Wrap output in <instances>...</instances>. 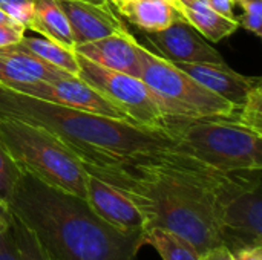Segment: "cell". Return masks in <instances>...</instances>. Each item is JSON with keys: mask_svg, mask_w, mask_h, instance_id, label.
I'll use <instances>...</instances> for the list:
<instances>
[{"mask_svg": "<svg viewBox=\"0 0 262 260\" xmlns=\"http://www.w3.org/2000/svg\"><path fill=\"white\" fill-rule=\"evenodd\" d=\"M83 166L137 205L144 218L146 231H170L189 242L200 256L223 245L213 195V169L175 149L124 166Z\"/></svg>", "mask_w": 262, "mask_h": 260, "instance_id": "6da1fadb", "label": "cell"}, {"mask_svg": "<svg viewBox=\"0 0 262 260\" xmlns=\"http://www.w3.org/2000/svg\"><path fill=\"white\" fill-rule=\"evenodd\" d=\"M12 215L48 260H135L144 233H124L98 218L88 201L21 172L9 201Z\"/></svg>", "mask_w": 262, "mask_h": 260, "instance_id": "7a4b0ae2", "label": "cell"}, {"mask_svg": "<svg viewBox=\"0 0 262 260\" xmlns=\"http://www.w3.org/2000/svg\"><path fill=\"white\" fill-rule=\"evenodd\" d=\"M0 115L46 129L83 164L115 167L173 149L164 129L57 106L0 86Z\"/></svg>", "mask_w": 262, "mask_h": 260, "instance_id": "3957f363", "label": "cell"}, {"mask_svg": "<svg viewBox=\"0 0 262 260\" xmlns=\"http://www.w3.org/2000/svg\"><path fill=\"white\" fill-rule=\"evenodd\" d=\"M0 143L21 172L86 199L83 162L46 129L0 115Z\"/></svg>", "mask_w": 262, "mask_h": 260, "instance_id": "277c9868", "label": "cell"}, {"mask_svg": "<svg viewBox=\"0 0 262 260\" xmlns=\"http://www.w3.org/2000/svg\"><path fill=\"white\" fill-rule=\"evenodd\" d=\"M175 150L218 172L262 169V135L232 120L167 118Z\"/></svg>", "mask_w": 262, "mask_h": 260, "instance_id": "5b68a950", "label": "cell"}, {"mask_svg": "<svg viewBox=\"0 0 262 260\" xmlns=\"http://www.w3.org/2000/svg\"><path fill=\"white\" fill-rule=\"evenodd\" d=\"M140 80L155 97L163 115L178 120H232L238 106L206 89L172 61L140 48Z\"/></svg>", "mask_w": 262, "mask_h": 260, "instance_id": "8992f818", "label": "cell"}, {"mask_svg": "<svg viewBox=\"0 0 262 260\" xmlns=\"http://www.w3.org/2000/svg\"><path fill=\"white\" fill-rule=\"evenodd\" d=\"M213 195L223 245L232 253L262 245V169L215 170Z\"/></svg>", "mask_w": 262, "mask_h": 260, "instance_id": "52a82bcc", "label": "cell"}, {"mask_svg": "<svg viewBox=\"0 0 262 260\" xmlns=\"http://www.w3.org/2000/svg\"><path fill=\"white\" fill-rule=\"evenodd\" d=\"M77 57L78 77L117 106L130 121L147 127L164 129L166 116L149 87L138 77L106 69L78 54Z\"/></svg>", "mask_w": 262, "mask_h": 260, "instance_id": "ba28073f", "label": "cell"}, {"mask_svg": "<svg viewBox=\"0 0 262 260\" xmlns=\"http://www.w3.org/2000/svg\"><path fill=\"white\" fill-rule=\"evenodd\" d=\"M14 92L29 95L69 109L92 112L111 118L129 120L117 106H114L107 98H104L100 92H97L91 84H88L78 75H69L52 81H35V83L23 84L14 89Z\"/></svg>", "mask_w": 262, "mask_h": 260, "instance_id": "9c48e42d", "label": "cell"}, {"mask_svg": "<svg viewBox=\"0 0 262 260\" xmlns=\"http://www.w3.org/2000/svg\"><path fill=\"white\" fill-rule=\"evenodd\" d=\"M150 52L172 63H226L223 55L187 21H177L158 32H143Z\"/></svg>", "mask_w": 262, "mask_h": 260, "instance_id": "30bf717a", "label": "cell"}, {"mask_svg": "<svg viewBox=\"0 0 262 260\" xmlns=\"http://www.w3.org/2000/svg\"><path fill=\"white\" fill-rule=\"evenodd\" d=\"M86 201L94 213L124 233H144L146 222L137 205L118 188L86 170Z\"/></svg>", "mask_w": 262, "mask_h": 260, "instance_id": "8fae6325", "label": "cell"}, {"mask_svg": "<svg viewBox=\"0 0 262 260\" xmlns=\"http://www.w3.org/2000/svg\"><path fill=\"white\" fill-rule=\"evenodd\" d=\"M58 3L69 20L75 46L129 31L111 2L98 5L84 0H58Z\"/></svg>", "mask_w": 262, "mask_h": 260, "instance_id": "7c38bea8", "label": "cell"}, {"mask_svg": "<svg viewBox=\"0 0 262 260\" xmlns=\"http://www.w3.org/2000/svg\"><path fill=\"white\" fill-rule=\"evenodd\" d=\"M140 48L141 44L138 40L127 31L121 34H112L89 43L77 44L74 51L80 57H84L106 69L140 77Z\"/></svg>", "mask_w": 262, "mask_h": 260, "instance_id": "4fadbf2b", "label": "cell"}, {"mask_svg": "<svg viewBox=\"0 0 262 260\" xmlns=\"http://www.w3.org/2000/svg\"><path fill=\"white\" fill-rule=\"evenodd\" d=\"M178 69L184 70L200 84H203L210 92L218 97L239 106L250 90L262 83L261 77H249L243 75L227 63H173Z\"/></svg>", "mask_w": 262, "mask_h": 260, "instance_id": "5bb4252c", "label": "cell"}, {"mask_svg": "<svg viewBox=\"0 0 262 260\" xmlns=\"http://www.w3.org/2000/svg\"><path fill=\"white\" fill-rule=\"evenodd\" d=\"M68 74L52 64H48L29 54L0 49V86L6 89H17L18 86L35 81H52L69 77Z\"/></svg>", "mask_w": 262, "mask_h": 260, "instance_id": "9a60e30c", "label": "cell"}, {"mask_svg": "<svg viewBox=\"0 0 262 260\" xmlns=\"http://www.w3.org/2000/svg\"><path fill=\"white\" fill-rule=\"evenodd\" d=\"M114 6L141 32H158L177 21H186L180 8L164 0H123Z\"/></svg>", "mask_w": 262, "mask_h": 260, "instance_id": "2e32d148", "label": "cell"}, {"mask_svg": "<svg viewBox=\"0 0 262 260\" xmlns=\"http://www.w3.org/2000/svg\"><path fill=\"white\" fill-rule=\"evenodd\" d=\"M183 18L207 41L220 43L239 28L236 17H226L213 9L207 0H189L181 3Z\"/></svg>", "mask_w": 262, "mask_h": 260, "instance_id": "e0dca14e", "label": "cell"}, {"mask_svg": "<svg viewBox=\"0 0 262 260\" xmlns=\"http://www.w3.org/2000/svg\"><path fill=\"white\" fill-rule=\"evenodd\" d=\"M28 29L64 48L75 49L69 20L58 0H34V15Z\"/></svg>", "mask_w": 262, "mask_h": 260, "instance_id": "ac0fdd59", "label": "cell"}, {"mask_svg": "<svg viewBox=\"0 0 262 260\" xmlns=\"http://www.w3.org/2000/svg\"><path fill=\"white\" fill-rule=\"evenodd\" d=\"M2 49H12L29 54L48 64H52L68 74L78 75V57L74 49L64 48L54 40H49L43 35L31 37L23 35L21 40L12 46L2 48Z\"/></svg>", "mask_w": 262, "mask_h": 260, "instance_id": "d6986e66", "label": "cell"}, {"mask_svg": "<svg viewBox=\"0 0 262 260\" xmlns=\"http://www.w3.org/2000/svg\"><path fill=\"white\" fill-rule=\"evenodd\" d=\"M143 244L157 250L163 260H200L198 251L189 242L161 228L144 231Z\"/></svg>", "mask_w": 262, "mask_h": 260, "instance_id": "ffe728a7", "label": "cell"}, {"mask_svg": "<svg viewBox=\"0 0 262 260\" xmlns=\"http://www.w3.org/2000/svg\"><path fill=\"white\" fill-rule=\"evenodd\" d=\"M233 121L262 135V83L256 84L238 106Z\"/></svg>", "mask_w": 262, "mask_h": 260, "instance_id": "44dd1931", "label": "cell"}, {"mask_svg": "<svg viewBox=\"0 0 262 260\" xmlns=\"http://www.w3.org/2000/svg\"><path fill=\"white\" fill-rule=\"evenodd\" d=\"M12 231L20 260H48L29 228L12 215Z\"/></svg>", "mask_w": 262, "mask_h": 260, "instance_id": "7402d4cb", "label": "cell"}, {"mask_svg": "<svg viewBox=\"0 0 262 260\" xmlns=\"http://www.w3.org/2000/svg\"><path fill=\"white\" fill-rule=\"evenodd\" d=\"M20 176L21 170L17 167V164L0 143V201L9 204Z\"/></svg>", "mask_w": 262, "mask_h": 260, "instance_id": "603a6c76", "label": "cell"}, {"mask_svg": "<svg viewBox=\"0 0 262 260\" xmlns=\"http://www.w3.org/2000/svg\"><path fill=\"white\" fill-rule=\"evenodd\" d=\"M236 5L243 8V15L236 17L239 28H244L250 34L262 37V0H236Z\"/></svg>", "mask_w": 262, "mask_h": 260, "instance_id": "cb8c5ba5", "label": "cell"}, {"mask_svg": "<svg viewBox=\"0 0 262 260\" xmlns=\"http://www.w3.org/2000/svg\"><path fill=\"white\" fill-rule=\"evenodd\" d=\"M0 9L28 29L34 15V0H0Z\"/></svg>", "mask_w": 262, "mask_h": 260, "instance_id": "d4e9b609", "label": "cell"}, {"mask_svg": "<svg viewBox=\"0 0 262 260\" xmlns=\"http://www.w3.org/2000/svg\"><path fill=\"white\" fill-rule=\"evenodd\" d=\"M25 31H26V28L17 21L0 23V49L18 43L21 40V37L25 35Z\"/></svg>", "mask_w": 262, "mask_h": 260, "instance_id": "484cf974", "label": "cell"}, {"mask_svg": "<svg viewBox=\"0 0 262 260\" xmlns=\"http://www.w3.org/2000/svg\"><path fill=\"white\" fill-rule=\"evenodd\" d=\"M0 260H20L12 225L0 233Z\"/></svg>", "mask_w": 262, "mask_h": 260, "instance_id": "4316f807", "label": "cell"}, {"mask_svg": "<svg viewBox=\"0 0 262 260\" xmlns=\"http://www.w3.org/2000/svg\"><path fill=\"white\" fill-rule=\"evenodd\" d=\"M200 260H235L232 251L226 245H216L200 256Z\"/></svg>", "mask_w": 262, "mask_h": 260, "instance_id": "83f0119b", "label": "cell"}, {"mask_svg": "<svg viewBox=\"0 0 262 260\" xmlns=\"http://www.w3.org/2000/svg\"><path fill=\"white\" fill-rule=\"evenodd\" d=\"M235 260H262V245L241 248L232 253Z\"/></svg>", "mask_w": 262, "mask_h": 260, "instance_id": "f1b7e54d", "label": "cell"}, {"mask_svg": "<svg viewBox=\"0 0 262 260\" xmlns=\"http://www.w3.org/2000/svg\"><path fill=\"white\" fill-rule=\"evenodd\" d=\"M209 5L216 9L220 14L226 15V17H235V5L236 0H207Z\"/></svg>", "mask_w": 262, "mask_h": 260, "instance_id": "f546056e", "label": "cell"}, {"mask_svg": "<svg viewBox=\"0 0 262 260\" xmlns=\"http://www.w3.org/2000/svg\"><path fill=\"white\" fill-rule=\"evenodd\" d=\"M12 225V211L9 208V204L0 201V233L11 228Z\"/></svg>", "mask_w": 262, "mask_h": 260, "instance_id": "4dcf8cb0", "label": "cell"}, {"mask_svg": "<svg viewBox=\"0 0 262 260\" xmlns=\"http://www.w3.org/2000/svg\"><path fill=\"white\" fill-rule=\"evenodd\" d=\"M12 21H15V20L11 18L3 9H0V23H12Z\"/></svg>", "mask_w": 262, "mask_h": 260, "instance_id": "1f68e13d", "label": "cell"}, {"mask_svg": "<svg viewBox=\"0 0 262 260\" xmlns=\"http://www.w3.org/2000/svg\"><path fill=\"white\" fill-rule=\"evenodd\" d=\"M164 2H167V3H170V5H173L177 8H181V0H164Z\"/></svg>", "mask_w": 262, "mask_h": 260, "instance_id": "d6a6232c", "label": "cell"}, {"mask_svg": "<svg viewBox=\"0 0 262 260\" xmlns=\"http://www.w3.org/2000/svg\"><path fill=\"white\" fill-rule=\"evenodd\" d=\"M84 2H91V3H106V2H109V0H84Z\"/></svg>", "mask_w": 262, "mask_h": 260, "instance_id": "836d02e7", "label": "cell"}, {"mask_svg": "<svg viewBox=\"0 0 262 260\" xmlns=\"http://www.w3.org/2000/svg\"><path fill=\"white\" fill-rule=\"evenodd\" d=\"M109 2H111L112 5H118V3H120V2H123V0H109Z\"/></svg>", "mask_w": 262, "mask_h": 260, "instance_id": "e575fe53", "label": "cell"}, {"mask_svg": "<svg viewBox=\"0 0 262 260\" xmlns=\"http://www.w3.org/2000/svg\"><path fill=\"white\" fill-rule=\"evenodd\" d=\"M183 2H189V0H181V3H183Z\"/></svg>", "mask_w": 262, "mask_h": 260, "instance_id": "d590c367", "label": "cell"}]
</instances>
